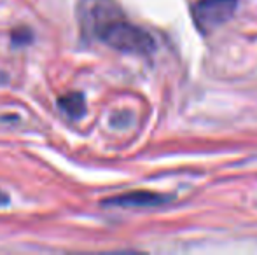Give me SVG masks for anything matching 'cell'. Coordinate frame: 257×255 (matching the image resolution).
Wrapping results in <instances>:
<instances>
[{
	"label": "cell",
	"mask_w": 257,
	"mask_h": 255,
	"mask_svg": "<svg viewBox=\"0 0 257 255\" xmlns=\"http://www.w3.org/2000/svg\"><path fill=\"white\" fill-rule=\"evenodd\" d=\"M77 21L86 39L100 41L128 55H151L156 41L149 32L126 20L115 0H79Z\"/></svg>",
	"instance_id": "6da1fadb"
},
{
	"label": "cell",
	"mask_w": 257,
	"mask_h": 255,
	"mask_svg": "<svg viewBox=\"0 0 257 255\" xmlns=\"http://www.w3.org/2000/svg\"><path fill=\"white\" fill-rule=\"evenodd\" d=\"M238 0H198L193 6V18L201 34H212L233 18Z\"/></svg>",
	"instance_id": "7a4b0ae2"
},
{
	"label": "cell",
	"mask_w": 257,
	"mask_h": 255,
	"mask_svg": "<svg viewBox=\"0 0 257 255\" xmlns=\"http://www.w3.org/2000/svg\"><path fill=\"white\" fill-rule=\"evenodd\" d=\"M172 196L153 191H132L121 196L108 197L103 201V206H121V208H153L170 201Z\"/></svg>",
	"instance_id": "3957f363"
},
{
	"label": "cell",
	"mask_w": 257,
	"mask_h": 255,
	"mask_svg": "<svg viewBox=\"0 0 257 255\" xmlns=\"http://www.w3.org/2000/svg\"><path fill=\"white\" fill-rule=\"evenodd\" d=\"M58 107L63 110L67 116L79 119L86 112V102L81 93H67V95L58 98Z\"/></svg>",
	"instance_id": "277c9868"
},
{
	"label": "cell",
	"mask_w": 257,
	"mask_h": 255,
	"mask_svg": "<svg viewBox=\"0 0 257 255\" xmlns=\"http://www.w3.org/2000/svg\"><path fill=\"white\" fill-rule=\"evenodd\" d=\"M13 41L16 42V44H27V42H30L32 41L30 30H27V28H18V30H14Z\"/></svg>",
	"instance_id": "5b68a950"
},
{
	"label": "cell",
	"mask_w": 257,
	"mask_h": 255,
	"mask_svg": "<svg viewBox=\"0 0 257 255\" xmlns=\"http://www.w3.org/2000/svg\"><path fill=\"white\" fill-rule=\"evenodd\" d=\"M9 204V196L4 191H0V206H7Z\"/></svg>",
	"instance_id": "8992f818"
}]
</instances>
